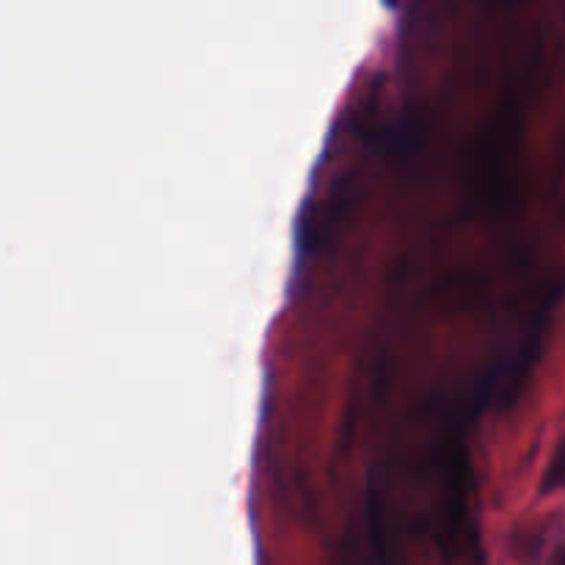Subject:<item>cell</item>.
Returning a JSON list of instances; mask_svg holds the SVG:
<instances>
[{
    "label": "cell",
    "instance_id": "7a4b0ae2",
    "mask_svg": "<svg viewBox=\"0 0 565 565\" xmlns=\"http://www.w3.org/2000/svg\"><path fill=\"white\" fill-rule=\"evenodd\" d=\"M552 565H565V557H557V561L552 563Z\"/></svg>",
    "mask_w": 565,
    "mask_h": 565
},
{
    "label": "cell",
    "instance_id": "6da1fadb",
    "mask_svg": "<svg viewBox=\"0 0 565 565\" xmlns=\"http://www.w3.org/2000/svg\"><path fill=\"white\" fill-rule=\"evenodd\" d=\"M565 489V445L557 447L555 458L550 461V469L544 475V491Z\"/></svg>",
    "mask_w": 565,
    "mask_h": 565
}]
</instances>
